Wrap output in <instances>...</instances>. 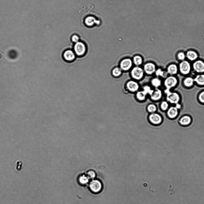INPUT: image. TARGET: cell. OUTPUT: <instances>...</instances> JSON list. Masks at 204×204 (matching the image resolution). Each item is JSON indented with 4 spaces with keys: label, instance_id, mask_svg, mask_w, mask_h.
Here are the masks:
<instances>
[{
    "label": "cell",
    "instance_id": "obj_18",
    "mask_svg": "<svg viewBox=\"0 0 204 204\" xmlns=\"http://www.w3.org/2000/svg\"><path fill=\"white\" fill-rule=\"evenodd\" d=\"M186 56L190 61H191L196 60L198 57L197 52L193 50H189L186 53Z\"/></svg>",
    "mask_w": 204,
    "mask_h": 204
},
{
    "label": "cell",
    "instance_id": "obj_28",
    "mask_svg": "<svg viewBox=\"0 0 204 204\" xmlns=\"http://www.w3.org/2000/svg\"><path fill=\"white\" fill-rule=\"evenodd\" d=\"M160 107L161 110L166 111L169 108L168 103L167 101H164L160 104Z\"/></svg>",
    "mask_w": 204,
    "mask_h": 204
},
{
    "label": "cell",
    "instance_id": "obj_10",
    "mask_svg": "<svg viewBox=\"0 0 204 204\" xmlns=\"http://www.w3.org/2000/svg\"><path fill=\"white\" fill-rule=\"evenodd\" d=\"M143 70L147 74L151 75L155 72L156 67L155 64L152 63H147L145 64Z\"/></svg>",
    "mask_w": 204,
    "mask_h": 204
},
{
    "label": "cell",
    "instance_id": "obj_20",
    "mask_svg": "<svg viewBox=\"0 0 204 204\" xmlns=\"http://www.w3.org/2000/svg\"><path fill=\"white\" fill-rule=\"evenodd\" d=\"M194 81L198 84L201 85H204V74H201L197 75L194 79Z\"/></svg>",
    "mask_w": 204,
    "mask_h": 204
},
{
    "label": "cell",
    "instance_id": "obj_1",
    "mask_svg": "<svg viewBox=\"0 0 204 204\" xmlns=\"http://www.w3.org/2000/svg\"><path fill=\"white\" fill-rule=\"evenodd\" d=\"M73 51L77 56L82 57L86 54L87 47L83 42L79 41L75 44L73 47Z\"/></svg>",
    "mask_w": 204,
    "mask_h": 204
},
{
    "label": "cell",
    "instance_id": "obj_11",
    "mask_svg": "<svg viewBox=\"0 0 204 204\" xmlns=\"http://www.w3.org/2000/svg\"><path fill=\"white\" fill-rule=\"evenodd\" d=\"M179 114V110L175 106H171L166 111V115L169 118L173 119Z\"/></svg>",
    "mask_w": 204,
    "mask_h": 204
},
{
    "label": "cell",
    "instance_id": "obj_26",
    "mask_svg": "<svg viewBox=\"0 0 204 204\" xmlns=\"http://www.w3.org/2000/svg\"><path fill=\"white\" fill-rule=\"evenodd\" d=\"M89 178L88 176L85 175L81 176L79 178V180L80 183L82 185L87 184L89 182Z\"/></svg>",
    "mask_w": 204,
    "mask_h": 204
},
{
    "label": "cell",
    "instance_id": "obj_23",
    "mask_svg": "<svg viewBox=\"0 0 204 204\" xmlns=\"http://www.w3.org/2000/svg\"><path fill=\"white\" fill-rule=\"evenodd\" d=\"M194 79L191 77H188L184 79L183 83L186 87H190L194 84Z\"/></svg>",
    "mask_w": 204,
    "mask_h": 204
},
{
    "label": "cell",
    "instance_id": "obj_24",
    "mask_svg": "<svg viewBox=\"0 0 204 204\" xmlns=\"http://www.w3.org/2000/svg\"><path fill=\"white\" fill-rule=\"evenodd\" d=\"M151 83L153 86L157 88L161 86L162 81L159 78H155L152 80Z\"/></svg>",
    "mask_w": 204,
    "mask_h": 204
},
{
    "label": "cell",
    "instance_id": "obj_32",
    "mask_svg": "<svg viewBox=\"0 0 204 204\" xmlns=\"http://www.w3.org/2000/svg\"><path fill=\"white\" fill-rule=\"evenodd\" d=\"M88 177L89 178L94 179L95 177V174L93 171H90L88 173Z\"/></svg>",
    "mask_w": 204,
    "mask_h": 204
},
{
    "label": "cell",
    "instance_id": "obj_3",
    "mask_svg": "<svg viewBox=\"0 0 204 204\" xmlns=\"http://www.w3.org/2000/svg\"><path fill=\"white\" fill-rule=\"evenodd\" d=\"M165 92L166 94V100L167 102L171 104H176L180 100L179 95L176 92H171L170 90L166 89Z\"/></svg>",
    "mask_w": 204,
    "mask_h": 204
},
{
    "label": "cell",
    "instance_id": "obj_14",
    "mask_svg": "<svg viewBox=\"0 0 204 204\" xmlns=\"http://www.w3.org/2000/svg\"><path fill=\"white\" fill-rule=\"evenodd\" d=\"M180 125L183 126L189 125L192 122L191 117L189 115H185L180 118L179 121Z\"/></svg>",
    "mask_w": 204,
    "mask_h": 204
},
{
    "label": "cell",
    "instance_id": "obj_5",
    "mask_svg": "<svg viewBox=\"0 0 204 204\" xmlns=\"http://www.w3.org/2000/svg\"><path fill=\"white\" fill-rule=\"evenodd\" d=\"M178 83L177 79L173 76L167 77L164 81V85L166 89L170 90L175 86Z\"/></svg>",
    "mask_w": 204,
    "mask_h": 204
},
{
    "label": "cell",
    "instance_id": "obj_9",
    "mask_svg": "<svg viewBox=\"0 0 204 204\" xmlns=\"http://www.w3.org/2000/svg\"><path fill=\"white\" fill-rule=\"evenodd\" d=\"M89 187L91 191L94 193H98L102 189V186L101 182L99 180H94L90 184Z\"/></svg>",
    "mask_w": 204,
    "mask_h": 204
},
{
    "label": "cell",
    "instance_id": "obj_33",
    "mask_svg": "<svg viewBox=\"0 0 204 204\" xmlns=\"http://www.w3.org/2000/svg\"><path fill=\"white\" fill-rule=\"evenodd\" d=\"M79 37L77 35H74L72 37V40L75 43L79 42Z\"/></svg>",
    "mask_w": 204,
    "mask_h": 204
},
{
    "label": "cell",
    "instance_id": "obj_13",
    "mask_svg": "<svg viewBox=\"0 0 204 204\" xmlns=\"http://www.w3.org/2000/svg\"><path fill=\"white\" fill-rule=\"evenodd\" d=\"M127 89L132 92H137L139 89V85L137 82L132 80L128 81L126 84Z\"/></svg>",
    "mask_w": 204,
    "mask_h": 204
},
{
    "label": "cell",
    "instance_id": "obj_16",
    "mask_svg": "<svg viewBox=\"0 0 204 204\" xmlns=\"http://www.w3.org/2000/svg\"><path fill=\"white\" fill-rule=\"evenodd\" d=\"M85 23L87 26H92L96 24H99L100 23V21L97 20L93 17L89 16L86 18L85 20Z\"/></svg>",
    "mask_w": 204,
    "mask_h": 204
},
{
    "label": "cell",
    "instance_id": "obj_29",
    "mask_svg": "<svg viewBox=\"0 0 204 204\" xmlns=\"http://www.w3.org/2000/svg\"><path fill=\"white\" fill-rule=\"evenodd\" d=\"M186 56L184 52H180L177 55L178 58L179 60L183 61L185 60Z\"/></svg>",
    "mask_w": 204,
    "mask_h": 204
},
{
    "label": "cell",
    "instance_id": "obj_19",
    "mask_svg": "<svg viewBox=\"0 0 204 204\" xmlns=\"http://www.w3.org/2000/svg\"><path fill=\"white\" fill-rule=\"evenodd\" d=\"M147 94V93L144 90L138 91L136 94V98L139 101H143L146 100Z\"/></svg>",
    "mask_w": 204,
    "mask_h": 204
},
{
    "label": "cell",
    "instance_id": "obj_8",
    "mask_svg": "<svg viewBox=\"0 0 204 204\" xmlns=\"http://www.w3.org/2000/svg\"><path fill=\"white\" fill-rule=\"evenodd\" d=\"M133 61L130 58H126L122 60L120 63V68L122 70L127 71L130 70L133 65Z\"/></svg>",
    "mask_w": 204,
    "mask_h": 204
},
{
    "label": "cell",
    "instance_id": "obj_22",
    "mask_svg": "<svg viewBox=\"0 0 204 204\" xmlns=\"http://www.w3.org/2000/svg\"><path fill=\"white\" fill-rule=\"evenodd\" d=\"M146 110L149 114L152 113L156 112L157 111V108L155 104H150L147 106Z\"/></svg>",
    "mask_w": 204,
    "mask_h": 204
},
{
    "label": "cell",
    "instance_id": "obj_2",
    "mask_svg": "<svg viewBox=\"0 0 204 204\" xmlns=\"http://www.w3.org/2000/svg\"><path fill=\"white\" fill-rule=\"evenodd\" d=\"M148 119L150 123L156 126L161 125L163 121L162 116L159 113L156 112L149 114Z\"/></svg>",
    "mask_w": 204,
    "mask_h": 204
},
{
    "label": "cell",
    "instance_id": "obj_27",
    "mask_svg": "<svg viewBox=\"0 0 204 204\" xmlns=\"http://www.w3.org/2000/svg\"><path fill=\"white\" fill-rule=\"evenodd\" d=\"M155 72L157 76L162 77L164 78H166L168 74L167 72L163 71L161 69L156 70Z\"/></svg>",
    "mask_w": 204,
    "mask_h": 204
},
{
    "label": "cell",
    "instance_id": "obj_34",
    "mask_svg": "<svg viewBox=\"0 0 204 204\" xmlns=\"http://www.w3.org/2000/svg\"><path fill=\"white\" fill-rule=\"evenodd\" d=\"M175 104L176 106H175V107H176V108H177L178 110L181 109V106L179 103H177Z\"/></svg>",
    "mask_w": 204,
    "mask_h": 204
},
{
    "label": "cell",
    "instance_id": "obj_12",
    "mask_svg": "<svg viewBox=\"0 0 204 204\" xmlns=\"http://www.w3.org/2000/svg\"><path fill=\"white\" fill-rule=\"evenodd\" d=\"M193 68L197 73H203L204 72V62L201 60H197L193 63Z\"/></svg>",
    "mask_w": 204,
    "mask_h": 204
},
{
    "label": "cell",
    "instance_id": "obj_25",
    "mask_svg": "<svg viewBox=\"0 0 204 204\" xmlns=\"http://www.w3.org/2000/svg\"><path fill=\"white\" fill-rule=\"evenodd\" d=\"M122 71L120 68H115L112 70V75L115 77H118L122 74Z\"/></svg>",
    "mask_w": 204,
    "mask_h": 204
},
{
    "label": "cell",
    "instance_id": "obj_15",
    "mask_svg": "<svg viewBox=\"0 0 204 204\" xmlns=\"http://www.w3.org/2000/svg\"><path fill=\"white\" fill-rule=\"evenodd\" d=\"M150 96L151 99L154 101H157L162 99V91L157 88L154 90L152 94Z\"/></svg>",
    "mask_w": 204,
    "mask_h": 204
},
{
    "label": "cell",
    "instance_id": "obj_6",
    "mask_svg": "<svg viewBox=\"0 0 204 204\" xmlns=\"http://www.w3.org/2000/svg\"><path fill=\"white\" fill-rule=\"evenodd\" d=\"M179 69L182 74L184 75L188 74L191 71L190 64L187 61H182L179 64Z\"/></svg>",
    "mask_w": 204,
    "mask_h": 204
},
{
    "label": "cell",
    "instance_id": "obj_31",
    "mask_svg": "<svg viewBox=\"0 0 204 204\" xmlns=\"http://www.w3.org/2000/svg\"><path fill=\"white\" fill-rule=\"evenodd\" d=\"M198 100L201 103L204 104V91L201 92L199 94Z\"/></svg>",
    "mask_w": 204,
    "mask_h": 204
},
{
    "label": "cell",
    "instance_id": "obj_4",
    "mask_svg": "<svg viewBox=\"0 0 204 204\" xmlns=\"http://www.w3.org/2000/svg\"><path fill=\"white\" fill-rule=\"evenodd\" d=\"M144 72L143 69L139 66L134 68L131 71L132 77L136 80H140L144 76Z\"/></svg>",
    "mask_w": 204,
    "mask_h": 204
},
{
    "label": "cell",
    "instance_id": "obj_21",
    "mask_svg": "<svg viewBox=\"0 0 204 204\" xmlns=\"http://www.w3.org/2000/svg\"><path fill=\"white\" fill-rule=\"evenodd\" d=\"M132 61L136 66H139L142 64L143 59L142 57L140 56L136 55L133 57Z\"/></svg>",
    "mask_w": 204,
    "mask_h": 204
},
{
    "label": "cell",
    "instance_id": "obj_17",
    "mask_svg": "<svg viewBox=\"0 0 204 204\" xmlns=\"http://www.w3.org/2000/svg\"><path fill=\"white\" fill-rule=\"evenodd\" d=\"M167 72L171 76L176 74L178 72V68L175 64H170L167 68Z\"/></svg>",
    "mask_w": 204,
    "mask_h": 204
},
{
    "label": "cell",
    "instance_id": "obj_7",
    "mask_svg": "<svg viewBox=\"0 0 204 204\" xmlns=\"http://www.w3.org/2000/svg\"><path fill=\"white\" fill-rule=\"evenodd\" d=\"M76 55L73 50L68 49L63 53V57L65 61L68 62H72L76 59Z\"/></svg>",
    "mask_w": 204,
    "mask_h": 204
},
{
    "label": "cell",
    "instance_id": "obj_30",
    "mask_svg": "<svg viewBox=\"0 0 204 204\" xmlns=\"http://www.w3.org/2000/svg\"><path fill=\"white\" fill-rule=\"evenodd\" d=\"M147 94L151 95L153 93L154 90H152L151 88L148 86H146L143 88V90Z\"/></svg>",
    "mask_w": 204,
    "mask_h": 204
}]
</instances>
